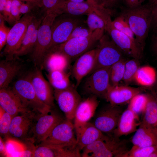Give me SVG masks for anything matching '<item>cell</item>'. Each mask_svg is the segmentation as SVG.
<instances>
[{
  "label": "cell",
  "mask_w": 157,
  "mask_h": 157,
  "mask_svg": "<svg viewBox=\"0 0 157 157\" xmlns=\"http://www.w3.org/2000/svg\"><path fill=\"white\" fill-rule=\"evenodd\" d=\"M34 16L31 13L24 14L10 29L3 54L6 59L14 58V55L19 47L28 26Z\"/></svg>",
  "instance_id": "9c48e42d"
},
{
  "label": "cell",
  "mask_w": 157,
  "mask_h": 157,
  "mask_svg": "<svg viewBox=\"0 0 157 157\" xmlns=\"http://www.w3.org/2000/svg\"><path fill=\"white\" fill-rule=\"evenodd\" d=\"M36 6H38L35 3L29 2L24 3L22 2L20 7L21 14H26L29 13L31 10Z\"/></svg>",
  "instance_id": "ee69618b"
},
{
  "label": "cell",
  "mask_w": 157,
  "mask_h": 157,
  "mask_svg": "<svg viewBox=\"0 0 157 157\" xmlns=\"http://www.w3.org/2000/svg\"><path fill=\"white\" fill-rule=\"evenodd\" d=\"M156 79L155 69L149 66L139 67L135 75L134 81L138 84L144 87L153 85Z\"/></svg>",
  "instance_id": "f1b7e54d"
},
{
  "label": "cell",
  "mask_w": 157,
  "mask_h": 157,
  "mask_svg": "<svg viewBox=\"0 0 157 157\" xmlns=\"http://www.w3.org/2000/svg\"><path fill=\"white\" fill-rule=\"evenodd\" d=\"M0 136L4 138L9 137V130L13 117L0 107Z\"/></svg>",
  "instance_id": "8d00e7d4"
},
{
  "label": "cell",
  "mask_w": 157,
  "mask_h": 157,
  "mask_svg": "<svg viewBox=\"0 0 157 157\" xmlns=\"http://www.w3.org/2000/svg\"><path fill=\"white\" fill-rule=\"evenodd\" d=\"M121 0H92L97 5L101 6L110 11L112 14L114 9L119 5Z\"/></svg>",
  "instance_id": "b9f144b4"
},
{
  "label": "cell",
  "mask_w": 157,
  "mask_h": 157,
  "mask_svg": "<svg viewBox=\"0 0 157 157\" xmlns=\"http://www.w3.org/2000/svg\"><path fill=\"white\" fill-rule=\"evenodd\" d=\"M54 99L65 117L73 120L77 106L82 101L81 96L73 86L67 89L54 90Z\"/></svg>",
  "instance_id": "4fadbf2b"
},
{
  "label": "cell",
  "mask_w": 157,
  "mask_h": 157,
  "mask_svg": "<svg viewBox=\"0 0 157 157\" xmlns=\"http://www.w3.org/2000/svg\"><path fill=\"white\" fill-rule=\"evenodd\" d=\"M13 117L9 130V137L28 140L34 120L39 116L36 112L28 110Z\"/></svg>",
  "instance_id": "9a60e30c"
},
{
  "label": "cell",
  "mask_w": 157,
  "mask_h": 157,
  "mask_svg": "<svg viewBox=\"0 0 157 157\" xmlns=\"http://www.w3.org/2000/svg\"><path fill=\"white\" fill-rule=\"evenodd\" d=\"M110 68L98 69L90 74L84 85V89L87 93L97 97L105 99L110 85Z\"/></svg>",
  "instance_id": "7c38bea8"
},
{
  "label": "cell",
  "mask_w": 157,
  "mask_h": 157,
  "mask_svg": "<svg viewBox=\"0 0 157 157\" xmlns=\"http://www.w3.org/2000/svg\"><path fill=\"white\" fill-rule=\"evenodd\" d=\"M104 29H97L85 37L72 38L51 48L49 51L63 54L70 60L79 57L90 48L104 35Z\"/></svg>",
  "instance_id": "3957f363"
},
{
  "label": "cell",
  "mask_w": 157,
  "mask_h": 157,
  "mask_svg": "<svg viewBox=\"0 0 157 157\" xmlns=\"http://www.w3.org/2000/svg\"><path fill=\"white\" fill-rule=\"evenodd\" d=\"M42 20L35 17L33 18L28 26L19 47L14 54V58L18 59L33 51L37 41L38 29Z\"/></svg>",
  "instance_id": "7402d4cb"
},
{
  "label": "cell",
  "mask_w": 157,
  "mask_h": 157,
  "mask_svg": "<svg viewBox=\"0 0 157 157\" xmlns=\"http://www.w3.org/2000/svg\"><path fill=\"white\" fill-rule=\"evenodd\" d=\"M93 31L89 28H88L81 27L80 26V25H79L74 29L67 40L75 38L88 36L90 35Z\"/></svg>",
  "instance_id": "7bdbcfd3"
},
{
  "label": "cell",
  "mask_w": 157,
  "mask_h": 157,
  "mask_svg": "<svg viewBox=\"0 0 157 157\" xmlns=\"http://www.w3.org/2000/svg\"><path fill=\"white\" fill-rule=\"evenodd\" d=\"M133 145L144 147L157 144V134L140 124L132 139Z\"/></svg>",
  "instance_id": "d4e9b609"
},
{
  "label": "cell",
  "mask_w": 157,
  "mask_h": 157,
  "mask_svg": "<svg viewBox=\"0 0 157 157\" xmlns=\"http://www.w3.org/2000/svg\"><path fill=\"white\" fill-rule=\"evenodd\" d=\"M97 49L90 50L80 56L74 64L72 74L76 81V87L79 86L83 78L92 72L94 65Z\"/></svg>",
  "instance_id": "d6986e66"
},
{
  "label": "cell",
  "mask_w": 157,
  "mask_h": 157,
  "mask_svg": "<svg viewBox=\"0 0 157 157\" xmlns=\"http://www.w3.org/2000/svg\"><path fill=\"white\" fill-rule=\"evenodd\" d=\"M69 1L75 2H82L84 1V0H67Z\"/></svg>",
  "instance_id": "db71d44e"
},
{
  "label": "cell",
  "mask_w": 157,
  "mask_h": 157,
  "mask_svg": "<svg viewBox=\"0 0 157 157\" xmlns=\"http://www.w3.org/2000/svg\"><path fill=\"white\" fill-rule=\"evenodd\" d=\"M0 50L5 46L10 29L4 24L5 21L3 15L0 14Z\"/></svg>",
  "instance_id": "60d3db41"
},
{
  "label": "cell",
  "mask_w": 157,
  "mask_h": 157,
  "mask_svg": "<svg viewBox=\"0 0 157 157\" xmlns=\"http://www.w3.org/2000/svg\"><path fill=\"white\" fill-rule=\"evenodd\" d=\"M97 97L95 96L91 95L85 99L82 100L78 104L73 119L75 133L89 122L94 116L99 104Z\"/></svg>",
  "instance_id": "e0dca14e"
},
{
  "label": "cell",
  "mask_w": 157,
  "mask_h": 157,
  "mask_svg": "<svg viewBox=\"0 0 157 157\" xmlns=\"http://www.w3.org/2000/svg\"><path fill=\"white\" fill-rule=\"evenodd\" d=\"M141 124L138 115L128 107L122 113L119 119L116 128L112 135L119 138L135 132Z\"/></svg>",
  "instance_id": "44dd1931"
},
{
  "label": "cell",
  "mask_w": 157,
  "mask_h": 157,
  "mask_svg": "<svg viewBox=\"0 0 157 157\" xmlns=\"http://www.w3.org/2000/svg\"><path fill=\"white\" fill-rule=\"evenodd\" d=\"M22 2H29L36 4L38 7L42 6V0H20Z\"/></svg>",
  "instance_id": "f907efd6"
},
{
  "label": "cell",
  "mask_w": 157,
  "mask_h": 157,
  "mask_svg": "<svg viewBox=\"0 0 157 157\" xmlns=\"http://www.w3.org/2000/svg\"><path fill=\"white\" fill-rule=\"evenodd\" d=\"M157 149V144L144 147L133 145L125 157H150Z\"/></svg>",
  "instance_id": "e575fe53"
},
{
  "label": "cell",
  "mask_w": 157,
  "mask_h": 157,
  "mask_svg": "<svg viewBox=\"0 0 157 157\" xmlns=\"http://www.w3.org/2000/svg\"><path fill=\"white\" fill-rule=\"evenodd\" d=\"M12 90L27 109L36 112L39 115L51 111L52 108L43 103L37 96L28 75L17 81Z\"/></svg>",
  "instance_id": "8992f818"
},
{
  "label": "cell",
  "mask_w": 157,
  "mask_h": 157,
  "mask_svg": "<svg viewBox=\"0 0 157 157\" xmlns=\"http://www.w3.org/2000/svg\"><path fill=\"white\" fill-rule=\"evenodd\" d=\"M7 0H0V12L2 14L6 3Z\"/></svg>",
  "instance_id": "816d5d0a"
},
{
  "label": "cell",
  "mask_w": 157,
  "mask_h": 157,
  "mask_svg": "<svg viewBox=\"0 0 157 157\" xmlns=\"http://www.w3.org/2000/svg\"><path fill=\"white\" fill-rule=\"evenodd\" d=\"M120 15L128 22L134 33L136 43L143 53L152 18V7L147 3L132 8L121 7Z\"/></svg>",
  "instance_id": "6da1fadb"
},
{
  "label": "cell",
  "mask_w": 157,
  "mask_h": 157,
  "mask_svg": "<svg viewBox=\"0 0 157 157\" xmlns=\"http://www.w3.org/2000/svg\"><path fill=\"white\" fill-rule=\"evenodd\" d=\"M68 150L65 148H54L39 144L35 147L32 157H68Z\"/></svg>",
  "instance_id": "4dcf8cb0"
},
{
  "label": "cell",
  "mask_w": 157,
  "mask_h": 157,
  "mask_svg": "<svg viewBox=\"0 0 157 157\" xmlns=\"http://www.w3.org/2000/svg\"><path fill=\"white\" fill-rule=\"evenodd\" d=\"M108 36L104 34L99 42L94 66L90 74L98 69L110 68L124 58L123 52Z\"/></svg>",
  "instance_id": "ba28073f"
},
{
  "label": "cell",
  "mask_w": 157,
  "mask_h": 157,
  "mask_svg": "<svg viewBox=\"0 0 157 157\" xmlns=\"http://www.w3.org/2000/svg\"><path fill=\"white\" fill-rule=\"evenodd\" d=\"M77 144L81 150L101 138L104 134L93 123L88 122L76 133Z\"/></svg>",
  "instance_id": "cb8c5ba5"
},
{
  "label": "cell",
  "mask_w": 157,
  "mask_h": 157,
  "mask_svg": "<svg viewBox=\"0 0 157 157\" xmlns=\"http://www.w3.org/2000/svg\"><path fill=\"white\" fill-rule=\"evenodd\" d=\"M122 0L125 5L126 7L129 8H132L141 6L142 5V3L146 0Z\"/></svg>",
  "instance_id": "bcb514c9"
},
{
  "label": "cell",
  "mask_w": 157,
  "mask_h": 157,
  "mask_svg": "<svg viewBox=\"0 0 157 157\" xmlns=\"http://www.w3.org/2000/svg\"><path fill=\"white\" fill-rule=\"evenodd\" d=\"M0 107L13 117L29 110L25 107L19 97L12 89L8 88L0 89Z\"/></svg>",
  "instance_id": "ffe728a7"
},
{
  "label": "cell",
  "mask_w": 157,
  "mask_h": 157,
  "mask_svg": "<svg viewBox=\"0 0 157 157\" xmlns=\"http://www.w3.org/2000/svg\"><path fill=\"white\" fill-rule=\"evenodd\" d=\"M148 100V94L139 93L135 95L130 101L128 107L139 115L144 112Z\"/></svg>",
  "instance_id": "d6a6232c"
},
{
  "label": "cell",
  "mask_w": 157,
  "mask_h": 157,
  "mask_svg": "<svg viewBox=\"0 0 157 157\" xmlns=\"http://www.w3.org/2000/svg\"><path fill=\"white\" fill-rule=\"evenodd\" d=\"M126 60L124 58L114 63L110 67L109 76L111 85H118L120 81L122 80Z\"/></svg>",
  "instance_id": "1f68e13d"
},
{
  "label": "cell",
  "mask_w": 157,
  "mask_h": 157,
  "mask_svg": "<svg viewBox=\"0 0 157 157\" xmlns=\"http://www.w3.org/2000/svg\"><path fill=\"white\" fill-rule=\"evenodd\" d=\"M63 13L79 16L94 12V8L89 2H75L66 0L62 8Z\"/></svg>",
  "instance_id": "83f0119b"
},
{
  "label": "cell",
  "mask_w": 157,
  "mask_h": 157,
  "mask_svg": "<svg viewBox=\"0 0 157 157\" xmlns=\"http://www.w3.org/2000/svg\"><path fill=\"white\" fill-rule=\"evenodd\" d=\"M87 15L86 22L90 30L92 31L97 29L105 30V22L99 15L94 12L91 13Z\"/></svg>",
  "instance_id": "74e56055"
},
{
  "label": "cell",
  "mask_w": 157,
  "mask_h": 157,
  "mask_svg": "<svg viewBox=\"0 0 157 157\" xmlns=\"http://www.w3.org/2000/svg\"><path fill=\"white\" fill-rule=\"evenodd\" d=\"M12 0H7L6 4L2 14L5 21L9 23L11 14V7Z\"/></svg>",
  "instance_id": "f6af8a7d"
},
{
  "label": "cell",
  "mask_w": 157,
  "mask_h": 157,
  "mask_svg": "<svg viewBox=\"0 0 157 157\" xmlns=\"http://www.w3.org/2000/svg\"><path fill=\"white\" fill-rule=\"evenodd\" d=\"M46 54L42 67H44L48 72L54 70L65 71L69 67L70 60L60 53L51 51Z\"/></svg>",
  "instance_id": "484cf974"
},
{
  "label": "cell",
  "mask_w": 157,
  "mask_h": 157,
  "mask_svg": "<svg viewBox=\"0 0 157 157\" xmlns=\"http://www.w3.org/2000/svg\"><path fill=\"white\" fill-rule=\"evenodd\" d=\"M138 60L133 58L126 60L122 80L127 85L134 81L135 75L139 67Z\"/></svg>",
  "instance_id": "836d02e7"
},
{
  "label": "cell",
  "mask_w": 157,
  "mask_h": 157,
  "mask_svg": "<svg viewBox=\"0 0 157 157\" xmlns=\"http://www.w3.org/2000/svg\"><path fill=\"white\" fill-rule=\"evenodd\" d=\"M111 23L116 29L126 34L135 41L133 33L128 22L122 15L120 14L113 20H112Z\"/></svg>",
  "instance_id": "d590c367"
},
{
  "label": "cell",
  "mask_w": 157,
  "mask_h": 157,
  "mask_svg": "<svg viewBox=\"0 0 157 157\" xmlns=\"http://www.w3.org/2000/svg\"><path fill=\"white\" fill-rule=\"evenodd\" d=\"M47 76L54 89L61 90L68 88L72 85L69 76L64 71L54 70L48 72Z\"/></svg>",
  "instance_id": "f546056e"
},
{
  "label": "cell",
  "mask_w": 157,
  "mask_h": 157,
  "mask_svg": "<svg viewBox=\"0 0 157 157\" xmlns=\"http://www.w3.org/2000/svg\"><path fill=\"white\" fill-rule=\"evenodd\" d=\"M17 59H5L0 61V89L8 88L13 79L20 72L22 66Z\"/></svg>",
  "instance_id": "603a6c76"
},
{
  "label": "cell",
  "mask_w": 157,
  "mask_h": 157,
  "mask_svg": "<svg viewBox=\"0 0 157 157\" xmlns=\"http://www.w3.org/2000/svg\"><path fill=\"white\" fill-rule=\"evenodd\" d=\"M82 150V157H124L129 150L126 140L108 134Z\"/></svg>",
  "instance_id": "7a4b0ae2"
},
{
  "label": "cell",
  "mask_w": 157,
  "mask_h": 157,
  "mask_svg": "<svg viewBox=\"0 0 157 157\" xmlns=\"http://www.w3.org/2000/svg\"><path fill=\"white\" fill-rule=\"evenodd\" d=\"M155 98V99H156V103H157V96L156 97V98Z\"/></svg>",
  "instance_id": "11a10c76"
},
{
  "label": "cell",
  "mask_w": 157,
  "mask_h": 157,
  "mask_svg": "<svg viewBox=\"0 0 157 157\" xmlns=\"http://www.w3.org/2000/svg\"><path fill=\"white\" fill-rule=\"evenodd\" d=\"M22 1L20 0H12L11 7L10 17L9 23L15 24L20 19L21 15L20 6Z\"/></svg>",
  "instance_id": "ab89813d"
},
{
  "label": "cell",
  "mask_w": 157,
  "mask_h": 157,
  "mask_svg": "<svg viewBox=\"0 0 157 157\" xmlns=\"http://www.w3.org/2000/svg\"><path fill=\"white\" fill-rule=\"evenodd\" d=\"M66 0H42V6L46 13L51 12L58 15L63 14L62 8Z\"/></svg>",
  "instance_id": "f35d334b"
},
{
  "label": "cell",
  "mask_w": 157,
  "mask_h": 157,
  "mask_svg": "<svg viewBox=\"0 0 157 157\" xmlns=\"http://www.w3.org/2000/svg\"><path fill=\"white\" fill-rule=\"evenodd\" d=\"M144 89L141 88H135L126 85H110L106 94L105 99L110 104L114 106L129 102L136 95Z\"/></svg>",
  "instance_id": "ac0fdd59"
},
{
  "label": "cell",
  "mask_w": 157,
  "mask_h": 157,
  "mask_svg": "<svg viewBox=\"0 0 157 157\" xmlns=\"http://www.w3.org/2000/svg\"><path fill=\"white\" fill-rule=\"evenodd\" d=\"M152 18L151 27L157 25V2L152 7Z\"/></svg>",
  "instance_id": "c3c4849f"
},
{
  "label": "cell",
  "mask_w": 157,
  "mask_h": 157,
  "mask_svg": "<svg viewBox=\"0 0 157 157\" xmlns=\"http://www.w3.org/2000/svg\"><path fill=\"white\" fill-rule=\"evenodd\" d=\"M148 100L141 123L157 134V103L155 98L148 94Z\"/></svg>",
  "instance_id": "4316f807"
},
{
  "label": "cell",
  "mask_w": 157,
  "mask_h": 157,
  "mask_svg": "<svg viewBox=\"0 0 157 157\" xmlns=\"http://www.w3.org/2000/svg\"><path fill=\"white\" fill-rule=\"evenodd\" d=\"M99 15L103 19L105 25V30L110 38L124 54L139 60L142 53L135 40L128 35L116 29L112 25L111 15L107 11H100Z\"/></svg>",
  "instance_id": "5b68a950"
},
{
  "label": "cell",
  "mask_w": 157,
  "mask_h": 157,
  "mask_svg": "<svg viewBox=\"0 0 157 157\" xmlns=\"http://www.w3.org/2000/svg\"><path fill=\"white\" fill-rule=\"evenodd\" d=\"M68 15L65 17L58 20L55 19L54 21L52 26L51 41L49 50L67 40L74 29L83 22L78 16Z\"/></svg>",
  "instance_id": "8fae6325"
},
{
  "label": "cell",
  "mask_w": 157,
  "mask_h": 157,
  "mask_svg": "<svg viewBox=\"0 0 157 157\" xmlns=\"http://www.w3.org/2000/svg\"><path fill=\"white\" fill-rule=\"evenodd\" d=\"M0 153L1 154L6 156V144L1 136L0 137Z\"/></svg>",
  "instance_id": "681fc988"
},
{
  "label": "cell",
  "mask_w": 157,
  "mask_h": 157,
  "mask_svg": "<svg viewBox=\"0 0 157 157\" xmlns=\"http://www.w3.org/2000/svg\"><path fill=\"white\" fill-rule=\"evenodd\" d=\"M39 68L37 67L28 75L38 98L45 104L52 108L54 106V90Z\"/></svg>",
  "instance_id": "2e32d148"
},
{
  "label": "cell",
  "mask_w": 157,
  "mask_h": 157,
  "mask_svg": "<svg viewBox=\"0 0 157 157\" xmlns=\"http://www.w3.org/2000/svg\"><path fill=\"white\" fill-rule=\"evenodd\" d=\"M58 15L54 13H47L38 29L37 41L32 51L31 58L35 66L39 68L42 67L44 58L49 49L52 26Z\"/></svg>",
  "instance_id": "277c9868"
},
{
  "label": "cell",
  "mask_w": 157,
  "mask_h": 157,
  "mask_svg": "<svg viewBox=\"0 0 157 157\" xmlns=\"http://www.w3.org/2000/svg\"><path fill=\"white\" fill-rule=\"evenodd\" d=\"M153 33L152 36V48L154 52L157 54V25L153 27Z\"/></svg>",
  "instance_id": "7dc6e473"
},
{
  "label": "cell",
  "mask_w": 157,
  "mask_h": 157,
  "mask_svg": "<svg viewBox=\"0 0 157 157\" xmlns=\"http://www.w3.org/2000/svg\"><path fill=\"white\" fill-rule=\"evenodd\" d=\"M41 115L30 131L32 136L28 140L34 143H40L49 135L54 128L65 118L56 112Z\"/></svg>",
  "instance_id": "30bf717a"
},
{
  "label": "cell",
  "mask_w": 157,
  "mask_h": 157,
  "mask_svg": "<svg viewBox=\"0 0 157 157\" xmlns=\"http://www.w3.org/2000/svg\"><path fill=\"white\" fill-rule=\"evenodd\" d=\"M72 121L65 118L53 129L40 145L54 148H64L77 145Z\"/></svg>",
  "instance_id": "52a82bcc"
},
{
  "label": "cell",
  "mask_w": 157,
  "mask_h": 157,
  "mask_svg": "<svg viewBox=\"0 0 157 157\" xmlns=\"http://www.w3.org/2000/svg\"><path fill=\"white\" fill-rule=\"evenodd\" d=\"M123 110L119 106L110 105L101 110L93 124L103 133L112 135Z\"/></svg>",
  "instance_id": "5bb4252c"
},
{
  "label": "cell",
  "mask_w": 157,
  "mask_h": 157,
  "mask_svg": "<svg viewBox=\"0 0 157 157\" xmlns=\"http://www.w3.org/2000/svg\"><path fill=\"white\" fill-rule=\"evenodd\" d=\"M147 4L152 7L157 2V0H147Z\"/></svg>",
  "instance_id": "f5cc1de1"
}]
</instances>
